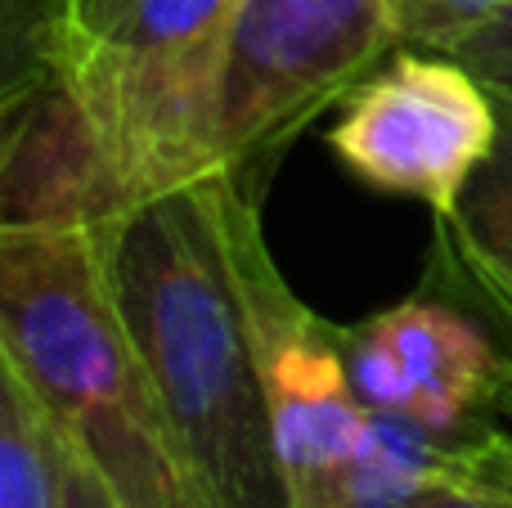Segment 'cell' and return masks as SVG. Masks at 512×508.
Masks as SVG:
<instances>
[{"label":"cell","instance_id":"cell-1","mask_svg":"<svg viewBox=\"0 0 512 508\" xmlns=\"http://www.w3.org/2000/svg\"><path fill=\"white\" fill-rule=\"evenodd\" d=\"M104 266L198 508H288L216 176L99 225Z\"/></svg>","mask_w":512,"mask_h":508},{"label":"cell","instance_id":"cell-2","mask_svg":"<svg viewBox=\"0 0 512 508\" xmlns=\"http://www.w3.org/2000/svg\"><path fill=\"white\" fill-rule=\"evenodd\" d=\"M0 365L126 508H198L117 311L99 230H0Z\"/></svg>","mask_w":512,"mask_h":508},{"label":"cell","instance_id":"cell-3","mask_svg":"<svg viewBox=\"0 0 512 508\" xmlns=\"http://www.w3.org/2000/svg\"><path fill=\"white\" fill-rule=\"evenodd\" d=\"M239 0H54V68L122 203L212 176L216 72Z\"/></svg>","mask_w":512,"mask_h":508},{"label":"cell","instance_id":"cell-4","mask_svg":"<svg viewBox=\"0 0 512 508\" xmlns=\"http://www.w3.org/2000/svg\"><path fill=\"white\" fill-rule=\"evenodd\" d=\"M216 194L270 401L274 455L288 508H346L373 410L355 396L342 329L319 320L279 275L248 180L216 176Z\"/></svg>","mask_w":512,"mask_h":508},{"label":"cell","instance_id":"cell-5","mask_svg":"<svg viewBox=\"0 0 512 508\" xmlns=\"http://www.w3.org/2000/svg\"><path fill=\"white\" fill-rule=\"evenodd\" d=\"M391 50V0H239L216 72L212 176L265 180L283 144Z\"/></svg>","mask_w":512,"mask_h":508},{"label":"cell","instance_id":"cell-6","mask_svg":"<svg viewBox=\"0 0 512 508\" xmlns=\"http://www.w3.org/2000/svg\"><path fill=\"white\" fill-rule=\"evenodd\" d=\"M499 140V104L454 54L391 50L328 131L333 158L378 194L414 198L436 221L454 216L463 189Z\"/></svg>","mask_w":512,"mask_h":508},{"label":"cell","instance_id":"cell-7","mask_svg":"<svg viewBox=\"0 0 512 508\" xmlns=\"http://www.w3.org/2000/svg\"><path fill=\"white\" fill-rule=\"evenodd\" d=\"M122 207L95 131L59 68L5 90L0 230H99Z\"/></svg>","mask_w":512,"mask_h":508},{"label":"cell","instance_id":"cell-8","mask_svg":"<svg viewBox=\"0 0 512 508\" xmlns=\"http://www.w3.org/2000/svg\"><path fill=\"white\" fill-rule=\"evenodd\" d=\"M369 324L391 342L414 383L409 414L441 437L481 423L508 392L512 360L445 297H409L369 315Z\"/></svg>","mask_w":512,"mask_h":508},{"label":"cell","instance_id":"cell-9","mask_svg":"<svg viewBox=\"0 0 512 508\" xmlns=\"http://www.w3.org/2000/svg\"><path fill=\"white\" fill-rule=\"evenodd\" d=\"M499 104V140L472 185L463 189L454 216L436 230V279L463 288L512 333V99Z\"/></svg>","mask_w":512,"mask_h":508},{"label":"cell","instance_id":"cell-10","mask_svg":"<svg viewBox=\"0 0 512 508\" xmlns=\"http://www.w3.org/2000/svg\"><path fill=\"white\" fill-rule=\"evenodd\" d=\"M63 432L36 392L0 365V508H59Z\"/></svg>","mask_w":512,"mask_h":508},{"label":"cell","instance_id":"cell-11","mask_svg":"<svg viewBox=\"0 0 512 508\" xmlns=\"http://www.w3.org/2000/svg\"><path fill=\"white\" fill-rule=\"evenodd\" d=\"M508 5L512 0H391V27H396V45L405 50L454 54Z\"/></svg>","mask_w":512,"mask_h":508},{"label":"cell","instance_id":"cell-12","mask_svg":"<svg viewBox=\"0 0 512 508\" xmlns=\"http://www.w3.org/2000/svg\"><path fill=\"white\" fill-rule=\"evenodd\" d=\"M346 342V369H351L355 396H360L369 410H414V383H409L400 356L391 351V342L373 329L369 320L342 329Z\"/></svg>","mask_w":512,"mask_h":508},{"label":"cell","instance_id":"cell-13","mask_svg":"<svg viewBox=\"0 0 512 508\" xmlns=\"http://www.w3.org/2000/svg\"><path fill=\"white\" fill-rule=\"evenodd\" d=\"M54 68V0H5V90Z\"/></svg>","mask_w":512,"mask_h":508},{"label":"cell","instance_id":"cell-14","mask_svg":"<svg viewBox=\"0 0 512 508\" xmlns=\"http://www.w3.org/2000/svg\"><path fill=\"white\" fill-rule=\"evenodd\" d=\"M400 508H512V428L499 455L490 459V468L459 477V482H445L436 491H423Z\"/></svg>","mask_w":512,"mask_h":508},{"label":"cell","instance_id":"cell-15","mask_svg":"<svg viewBox=\"0 0 512 508\" xmlns=\"http://www.w3.org/2000/svg\"><path fill=\"white\" fill-rule=\"evenodd\" d=\"M454 59L477 72L490 95L512 99V5L490 27H481L472 41H463L459 50H454Z\"/></svg>","mask_w":512,"mask_h":508},{"label":"cell","instance_id":"cell-16","mask_svg":"<svg viewBox=\"0 0 512 508\" xmlns=\"http://www.w3.org/2000/svg\"><path fill=\"white\" fill-rule=\"evenodd\" d=\"M59 508H126L108 477L63 437V473H59Z\"/></svg>","mask_w":512,"mask_h":508},{"label":"cell","instance_id":"cell-17","mask_svg":"<svg viewBox=\"0 0 512 508\" xmlns=\"http://www.w3.org/2000/svg\"><path fill=\"white\" fill-rule=\"evenodd\" d=\"M499 410H504L508 419H512V387H508V396H504V401H499Z\"/></svg>","mask_w":512,"mask_h":508}]
</instances>
